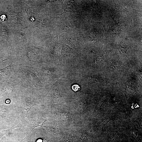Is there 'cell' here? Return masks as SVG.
Here are the masks:
<instances>
[{
    "mask_svg": "<svg viewBox=\"0 0 142 142\" xmlns=\"http://www.w3.org/2000/svg\"><path fill=\"white\" fill-rule=\"evenodd\" d=\"M80 87L77 85H74L72 86V88L75 91H76L80 89Z\"/></svg>",
    "mask_w": 142,
    "mask_h": 142,
    "instance_id": "6",
    "label": "cell"
},
{
    "mask_svg": "<svg viewBox=\"0 0 142 142\" xmlns=\"http://www.w3.org/2000/svg\"><path fill=\"white\" fill-rule=\"evenodd\" d=\"M1 18L3 21H4L6 19V17L4 15H3L1 17Z\"/></svg>",
    "mask_w": 142,
    "mask_h": 142,
    "instance_id": "7",
    "label": "cell"
},
{
    "mask_svg": "<svg viewBox=\"0 0 142 142\" xmlns=\"http://www.w3.org/2000/svg\"><path fill=\"white\" fill-rule=\"evenodd\" d=\"M122 65L121 62L118 61H116L111 64L109 68L111 70H115L120 67Z\"/></svg>",
    "mask_w": 142,
    "mask_h": 142,
    "instance_id": "1",
    "label": "cell"
},
{
    "mask_svg": "<svg viewBox=\"0 0 142 142\" xmlns=\"http://www.w3.org/2000/svg\"><path fill=\"white\" fill-rule=\"evenodd\" d=\"M104 59V56L102 55L98 56L96 59V61L97 63H100L102 62Z\"/></svg>",
    "mask_w": 142,
    "mask_h": 142,
    "instance_id": "4",
    "label": "cell"
},
{
    "mask_svg": "<svg viewBox=\"0 0 142 142\" xmlns=\"http://www.w3.org/2000/svg\"><path fill=\"white\" fill-rule=\"evenodd\" d=\"M16 37L19 41L22 42L24 40L25 35L23 33L19 32L17 34Z\"/></svg>",
    "mask_w": 142,
    "mask_h": 142,
    "instance_id": "2",
    "label": "cell"
},
{
    "mask_svg": "<svg viewBox=\"0 0 142 142\" xmlns=\"http://www.w3.org/2000/svg\"><path fill=\"white\" fill-rule=\"evenodd\" d=\"M93 142V141H92V142Z\"/></svg>",
    "mask_w": 142,
    "mask_h": 142,
    "instance_id": "8",
    "label": "cell"
},
{
    "mask_svg": "<svg viewBox=\"0 0 142 142\" xmlns=\"http://www.w3.org/2000/svg\"><path fill=\"white\" fill-rule=\"evenodd\" d=\"M10 66H8L4 69L2 70H0V74L1 75H3L8 70Z\"/></svg>",
    "mask_w": 142,
    "mask_h": 142,
    "instance_id": "5",
    "label": "cell"
},
{
    "mask_svg": "<svg viewBox=\"0 0 142 142\" xmlns=\"http://www.w3.org/2000/svg\"><path fill=\"white\" fill-rule=\"evenodd\" d=\"M119 48L121 51L125 55L128 54V50L124 44L123 43H120L119 45Z\"/></svg>",
    "mask_w": 142,
    "mask_h": 142,
    "instance_id": "3",
    "label": "cell"
}]
</instances>
